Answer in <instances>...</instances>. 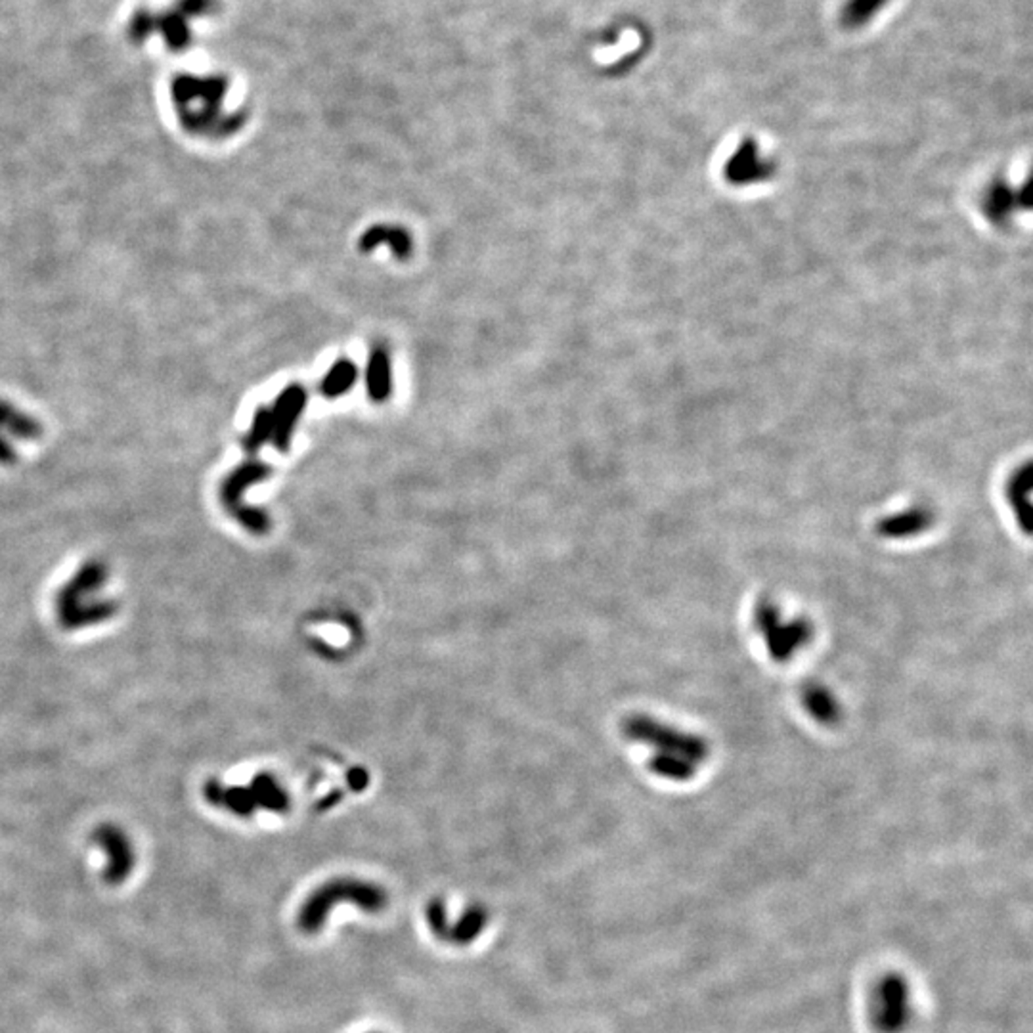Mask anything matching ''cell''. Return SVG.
I'll return each mask as SVG.
<instances>
[{
	"mask_svg": "<svg viewBox=\"0 0 1033 1033\" xmlns=\"http://www.w3.org/2000/svg\"><path fill=\"white\" fill-rule=\"evenodd\" d=\"M366 385H368L370 398L377 400V402H383L385 398H388L390 388H393L388 354L381 346L373 348L371 351V356L368 362V371H366Z\"/></svg>",
	"mask_w": 1033,
	"mask_h": 1033,
	"instance_id": "cell-11",
	"label": "cell"
},
{
	"mask_svg": "<svg viewBox=\"0 0 1033 1033\" xmlns=\"http://www.w3.org/2000/svg\"><path fill=\"white\" fill-rule=\"evenodd\" d=\"M488 925V911L482 905H469L467 909L459 915L456 923L450 925L448 940L454 945H469L477 940L484 932Z\"/></svg>",
	"mask_w": 1033,
	"mask_h": 1033,
	"instance_id": "cell-9",
	"label": "cell"
},
{
	"mask_svg": "<svg viewBox=\"0 0 1033 1033\" xmlns=\"http://www.w3.org/2000/svg\"><path fill=\"white\" fill-rule=\"evenodd\" d=\"M107 565L102 559H89L82 563L75 575L69 578L54 597V607L58 619L73 610L81 603L87 602V597L98 592L107 582Z\"/></svg>",
	"mask_w": 1033,
	"mask_h": 1033,
	"instance_id": "cell-4",
	"label": "cell"
},
{
	"mask_svg": "<svg viewBox=\"0 0 1033 1033\" xmlns=\"http://www.w3.org/2000/svg\"><path fill=\"white\" fill-rule=\"evenodd\" d=\"M370 1033H377V1031H370Z\"/></svg>",
	"mask_w": 1033,
	"mask_h": 1033,
	"instance_id": "cell-17",
	"label": "cell"
},
{
	"mask_svg": "<svg viewBox=\"0 0 1033 1033\" xmlns=\"http://www.w3.org/2000/svg\"><path fill=\"white\" fill-rule=\"evenodd\" d=\"M873 1009L881 1029L898 1031L909 1020V991L898 978H890L876 987Z\"/></svg>",
	"mask_w": 1033,
	"mask_h": 1033,
	"instance_id": "cell-5",
	"label": "cell"
},
{
	"mask_svg": "<svg viewBox=\"0 0 1033 1033\" xmlns=\"http://www.w3.org/2000/svg\"><path fill=\"white\" fill-rule=\"evenodd\" d=\"M251 794H253L257 807L270 809L276 814H284L289 809V797L287 792L280 787L276 777L270 773H259L251 781Z\"/></svg>",
	"mask_w": 1033,
	"mask_h": 1033,
	"instance_id": "cell-10",
	"label": "cell"
},
{
	"mask_svg": "<svg viewBox=\"0 0 1033 1033\" xmlns=\"http://www.w3.org/2000/svg\"><path fill=\"white\" fill-rule=\"evenodd\" d=\"M119 610V603L114 599H100V602H85L73 610H69L64 617L58 619V624L67 632L81 630V627H89L102 624L109 619H114Z\"/></svg>",
	"mask_w": 1033,
	"mask_h": 1033,
	"instance_id": "cell-8",
	"label": "cell"
},
{
	"mask_svg": "<svg viewBox=\"0 0 1033 1033\" xmlns=\"http://www.w3.org/2000/svg\"><path fill=\"white\" fill-rule=\"evenodd\" d=\"M270 473L272 469L260 462H245L237 469H234L220 484L218 492L220 504L225 506V509L247 530V533L255 536H262L269 533L272 526L270 515L259 508L245 506L242 501V496L249 486L270 477Z\"/></svg>",
	"mask_w": 1033,
	"mask_h": 1033,
	"instance_id": "cell-2",
	"label": "cell"
},
{
	"mask_svg": "<svg viewBox=\"0 0 1033 1033\" xmlns=\"http://www.w3.org/2000/svg\"><path fill=\"white\" fill-rule=\"evenodd\" d=\"M304 406H306L304 388L299 385H291L284 390L280 397H277V400L274 404V410H270L272 422H274L272 442L280 452H287L293 429H295L297 420L301 417Z\"/></svg>",
	"mask_w": 1033,
	"mask_h": 1033,
	"instance_id": "cell-6",
	"label": "cell"
},
{
	"mask_svg": "<svg viewBox=\"0 0 1033 1033\" xmlns=\"http://www.w3.org/2000/svg\"><path fill=\"white\" fill-rule=\"evenodd\" d=\"M425 917H427V925L431 928V932L435 934L439 940H448V932H450V920H448V913H446V905L440 898L431 900L427 903V909H425Z\"/></svg>",
	"mask_w": 1033,
	"mask_h": 1033,
	"instance_id": "cell-16",
	"label": "cell"
},
{
	"mask_svg": "<svg viewBox=\"0 0 1033 1033\" xmlns=\"http://www.w3.org/2000/svg\"><path fill=\"white\" fill-rule=\"evenodd\" d=\"M888 0H846L841 10V21L846 30H859L883 12Z\"/></svg>",
	"mask_w": 1033,
	"mask_h": 1033,
	"instance_id": "cell-13",
	"label": "cell"
},
{
	"mask_svg": "<svg viewBox=\"0 0 1033 1033\" xmlns=\"http://www.w3.org/2000/svg\"><path fill=\"white\" fill-rule=\"evenodd\" d=\"M92 841L104 849L107 858V865L102 873L106 884H123L132 875L136 861L134 848L127 832L117 825H111V823H104V825L94 829Z\"/></svg>",
	"mask_w": 1033,
	"mask_h": 1033,
	"instance_id": "cell-3",
	"label": "cell"
},
{
	"mask_svg": "<svg viewBox=\"0 0 1033 1033\" xmlns=\"http://www.w3.org/2000/svg\"><path fill=\"white\" fill-rule=\"evenodd\" d=\"M381 243H388L390 247H393L395 255L398 259H408L410 251H412L410 235L402 228H388V226L370 228L364 235H362L360 247H362V251H370L375 245H381Z\"/></svg>",
	"mask_w": 1033,
	"mask_h": 1033,
	"instance_id": "cell-12",
	"label": "cell"
},
{
	"mask_svg": "<svg viewBox=\"0 0 1033 1033\" xmlns=\"http://www.w3.org/2000/svg\"><path fill=\"white\" fill-rule=\"evenodd\" d=\"M356 375H358V370L351 360L341 358L339 362H335L331 370L326 373L322 387H320L322 388V395L328 398H337V397L348 393V390H351V387L356 381Z\"/></svg>",
	"mask_w": 1033,
	"mask_h": 1033,
	"instance_id": "cell-14",
	"label": "cell"
},
{
	"mask_svg": "<svg viewBox=\"0 0 1033 1033\" xmlns=\"http://www.w3.org/2000/svg\"><path fill=\"white\" fill-rule=\"evenodd\" d=\"M337 903H353L364 913L377 915L383 913L388 905L387 890L375 883L360 881V878H333V881L318 886L309 898L303 901L297 913V928L303 934L322 932L326 918Z\"/></svg>",
	"mask_w": 1033,
	"mask_h": 1033,
	"instance_id": "cell-1",
	"label": "cell"
},
{
	"mask_svg": "<svg viewBox=\"0 0 1033 1033\" xmlns=\"http://www.w3.org/2000/svg\"><path fill=\"white\" fill-rule=\"evenodd\" d=\"M272 431H274V422H272V412L269 408H259L255 414V420H253V427L245 435L243 439V446L247 452H257L264 442H269L272 439Z\"/></svg>",
	"mask_w": 1033,
	"mask_h": 1033,
	"instance_id": "cell-15",
	"label": "cell"
},
{
	"mask_svg": "<svg viewBox=\"0 0 1033 1033\" xmlns=\"http://www.w3.org/2000/svg\"><path fill=\"white\" fill-rule=\"evenodd\" d=\"M205 800L215 807H225L230 814L251 817L257 812V804L249 787H225L218 779H209L203 785Z\"/></svg>",
	"mask_w": 1033,
	"mask_h": 1033,
	"instance_id": "cell-7",
	"label": "cell"
}]
</instances>
